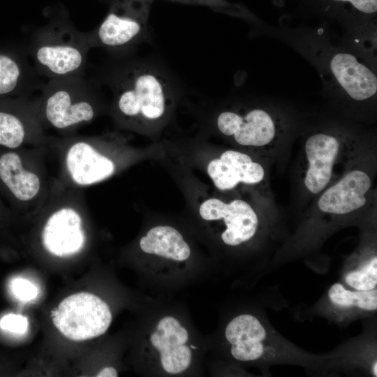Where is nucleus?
I'll return each mask as SVG.
<instances>
[{
  "mask_svg": "<svg viewBox=\"0 0 377 377\" xmlns=\"http://www.w3.org/2000/svg\"><path fill=\"white\" fill-rule=\"evenodd\" d=\"M269 31L315 68L329 94L357 103L376 98V59L342 42L334 43L323 29L284 28Z\"/></svg>",
  "mask_w": 377,
  "mask_h": 377,
  "instance_id": "nucleus-1",
  "label": "nucleus"
},
{
  "mask_svg": "<svg viewBox=\"0 0 377 377\" xmlns=\"http://www.w3.org/2000/svg\"><path fill=\"white\" fill-rule=\"evenodd\" d=\"M113 94V108L123 122L158 120L165 113L170 84L159 71L137 61L114 64L101 74Z\"/></svg>",
  "mask_w": 377,
  "mask_h": 377,
  "instance_id": "nucleus-2",
  "label": "nucleus"
},
{
  "mask_svg": "<svg viewBox=\"0 0 377 377\" xmlns=\"http://www.w3.org/2000/svg\"><path fill=\"white\" fill-rule=\"evenodd\" d=\"M47 18L28 48L36 71L47 80L84 75L90 49L86 32L75 28L64 8L48 13Z\"/></svg>",
  "mask_w": 377,
  "mask_h": 377,
  "instance_id": "nucleus-3",
  "label": "nucleus"
},
{
  "mask_svg": "<svg viewBox=\"0 0 377 377\" xmlns=\"http://www.w3.org/2000/svg\"><path fill=\"white\" fill-rule=\"evenodd\" d=\"M40 91V114L45 127L63 134L92 121L101 110L98 86L84 75L49 79Z\"/></svg>",
  "mask_w": 377,
  "mask_h": 377,
  "instance_id": "nucleus-4",
  "label": "nucleus"
},
{
  "mask_svg": "<svg viewBox=\"0 0 377 377\" xmlns=\"http://www.w3.org/2000/svg\"><path fill=\"white\" fill-rule=\"evenodd\" d=\"M38 147H0V194L13 212L40 209L52 191Z\"/></svg>",
  "mask_w": 377,
  "mask_h": 377,
  "instance_id": "nucleus-5",
  "label": "nucleus"
},
{
  "mask_svg": "<svg viewBox=\"0 0 377 377\" xmlns=\"http://www.w3.org/2000/svg\"><path fill=\"white\" fill-rule=\"evenodd\" d=\"M108 11L94 29L86 32L90 48L122 50L140 42L146 35L154 0H108Z\"/></svg>",
  "mask_w": 377,
  "mask_h": 377,
  "instance_id": "nucleus-6",
  "label": "nucleus"
},
{
  "mask_svg": "<svg viewBox=\"0 0 377 377\" xmlns=\"http://www.w3.org/2000/svg\"><path fill=\"white\" fill-rule=\"evenodd\" d=\"M52 319L64 337L80 341L104 334L112 322V313L96 295L78 293L63 300L52 312Z\"/></svg>",
  "mask_w": 377,
  "mask_h": 377,
  "instance_id": "nucleus-7",
  "label": "nucleus"
},
{
  "mask_svg": "<svg viewBox=\"0 0 377 377\" xmlns=\"http://www.w3.org/2000/svg\"><path fill=\"white\" fill-rule=\"evenodd\" d=\"M45 129L38 97L0 99V147L15 149L47 145L50 137Z\"/></svg>",
  "mask_w": 377,
  "mask_h": 377,
  "instance_id": "nucleus-8",
  "label": "nucleus"
},
{
  "mask_svg": "<svg viewBox=\"0 0 377 377\" xmlns=\"http://www.w3.org/2000/svg\"><path fill=\"white\" fill-rule=\"evenodd\" d=\"M242 112L226 110L221 112L216 119L219 131L232 136L235 140L244 146L261 147L272 142L278 132L277 115L270 109L263 107L249 108Z\"/></svg>",
  "mask_w": 377,
  "mask_h": 377,
  "instance_id": "nucleus-9",
  "label": "nucleus"
},
{
  "mask_svg": "<svg viewBox=\"0 0 377 377\" xmlns=\"http://www.w3.org/2000/svg\"><path fill=\"white\" fill-rule=\"evenodd\" d=\"M199 212L206 221L223 219L226 229L221 239L230 246H237L251 239L258 225L256 212L242 200L225 203L219 199L210 198L200 205Z\"/></svg>",
  "mask_w": 377,
  "mask_h": 377,
  "instance_id": "nucleus-10",
  "label": "nucleus"
},
{
  "mask_svg": "<svg viewBox=\"0 0 377 377\" xmlns=\"http://www.w3.org/2000/svg\"><path fill=\"white\" fill-rule=\"evenodd\" d=\"M188 339L187 330L174 317L159 320L156 331L150 337L152 346L159 351L163 369L169 374L186 370L191 361L190 348L185 345Z\"/></svg>",
  "mask_w": 377,
  "mask_h": 377,
  "instance_id": "nucleus-11",
  "label": "nucleus"
},
{
  "mask_svg": "<svg viewBox=\"0 0 377 377\" xmlns=\"http://www.w3.org/2000/svg\"><path fill=\"white\" fill-rule=\"evenodd\" d=\"M339 147L336 136L323 132L313 134L306 140L305 151L309 168L304 184L311 193H320L329 183Z\"/></svg>",
  "mask_w": 377,
  "mask_h": 377,
  "instance_id": "nucleus-12",
  "label": "nucleus"
},
{
  "mask_svg": "<svg viewBox=\"0 0 377 377\" xmlns=\"http://www.w3.org/2000/svg\"><path fill=\"white\" fill-rule=\"evenodd\" d=\"M207 173L215 186L220 190H230L239 183L257 184L265 175L261 165L253 162L246 154L228 150L219 158L211 161Z\"/></svg>",
  "mask_w": 377,
  "mask_h": 377,
  "instance_id": "nucleus-13",
  "label": "nucleus"
},
{
  "mask_svg": "<svg viewBox=\"0 0 377 377\" xmlns=\"http://www.w3.org/2000/svg\"><path fill=\"white\" fill-rule=\"evenodd\" d=\"M371 184L370 177L365 172L353 170L323 193L318 200V207L323 212L334 214L358 209L366 203L365 194Z\"/></svg>",
  "mask_w": 377,
  "mask_h": 377,
  "instance_id": "nucleus-14",
  "label": "nucleus"
},
{
  "mask_svg": "<svg viewBox=\"0 0 377 377\" xmlns=\"http://www.w3.org/2000/svg\"><path fill=\"white\" fill-rule=\"evenodd\" d=\"M225 334L232 344L231 353L235 359L252 361L263 355L261 341L265 339L266 332L256 317L249 314L237 316L227 325Z\"/></svg>",
  "mask_w": 377,
  "mask_h": 377,
  "instance_id": "nucleus-15",
  "label": "nucleus"
},
{
  "mask_svg": "<svg viewBox=\"0 0 377 377\" xmlns=\"http://www.w3.org/2000/svg\"><path fill=\"white\" fill-rule=\"evenodd\" d=\"M24 56L0 52V98L10 94L29 96L44 82Z\"/></svg>",
  "mask_w": 377,
  "mask_h": 377,
  "instance_id": "nucleus-16",
  "label": "nucleus"
},
{
  "mask_svg": "<svg viewBox=\"0 0 377 377\" xmlns=\"http://www.w3.org/2000/svg\"><path fill=\"white\" fill-rule=\"evenodd\" d=\"M140 246L145 253L177 261L186 260L191 254L190 248L182 235L175 228L168 226L150 229L141 238Z\"/></svg>",
  "mask_w": 377,
  "mask_h": 377,
  "instance_id": "nucleus-17",
  "label": "nucleus"
},
{
  "mask_svg": "<svg viewBox=\"0 0 377 377\" xmlns=\"http://www.w3.org/2000/svg\"><path fill=\"white\" fill-rule=\"evenodd\" d=\"M329 297L332 302L343 306H355L369 311L377 309L376 289L353 292L346 290L340 283H335L329 290Z\"/></svg>",
  "mask_w": 377,
  "mask_h": 377,
  "instance_id": "nucleus-18",
  "label": "nucleus"
},
{
  "mask_svg": "<svg viewBox=\"0 0 377 377\" xmlns=\"http://www.w3.org/2000/svg\"><path fill=\"white\" fill-rule=\"evenodd\" d=\"M346 281L358 290H373L377 284L376 257L361 269L350 272L346 276Z\"/></svg>",
  "mask_w": 377,
  "mask_h": 377,
  "instance_id": "nucleus-19",
  "label": "nucleus"
},
{
  "mask_svg": "<svg viewBox=\"0 0 377 377\" xmlns=\"http://www.w3.org/2000/svg\"><path fill=\"white\" fill-rule=\"evenodd\" d=\"M9 286L14 297L23 302L34 300L38 293L37 287L33 283L22 277L13 279Z\"/></svg>",
  "mask_w": 377,
  "mask_h": 377,
  "instance_id": "nucleus-20",
  "label": "nucleus"
},
{
  "mask_svg": "<svg viewBox=\"0 0 377 377\" xmlns=\"http://www.w3.org/2000/svg\"><path fill=\"white\" fill-rule=\"evenodd\" d=\"M27 327V318L22 315L9 313L0 319V328L12 333L24 334Z\"/></svg>",
  "mask_w": 377,
  "mask_h": 377,
  "instance_id": "nucleus-21",
  "label": "nucleus"
},
{
  "mask_svg": "<svg viewBox=\"0 0 377 377\" xmlns=\"http://www.w3.org/2000/svg\"><path fill=\"white\" fill-rule=\"evenodd\" d=\"M178 3L209 7L216 10L227 9L229 5L224 0H172Z\"/></svg>",
  "mask_w": 377,
  "mask_h": 377,
  "instance_id": "nucleus-22",
  "label": "nucleus"
},
{
  "mask_svg": "<svg viewBox=\"0 0 377 377\" xmlns=\"http://www.w3.org/2000/svg\"><path fill=\"white\" fill-rule=\"evenodd\" d=\"M14 219V212L5 204L0 194V230H3Z\"/></svg>",
  "mask_w": 377,
  "mask_h": 377,
  "instance_id": "nucleus-23",
  "label": "nucleus"
},
{
  "mask_svg": "<svg viewBox=\"0 0 377 377\" xmlns=\"http://www.w3.org/2000/svg\"><path fill=\"white\" fill-rule=\"evenodd\" d=\"M98 377H115L117 376V372L113 367H105L99 371L97 374Z\"/></svg>",
  "mask_w": 377,
  "mask_h": 377,
  "instance_id": "nucleus-24",
  "label": "nucleus"
},
{
  "mask_svg": "<svg viewBox=\"0 0 377 377\" xmlns=\"http://www.w3.org/2000/svg\"><path fill=\"white\" fill-rule=\"evenodd\" d=\"M373 374L375 376H377V362H375L373 367Z\"/></svg>",
  "mask_w": 377,
  "mask_h": 377,
  "instance_id": "nucleus-25",
  "label": "nucleus"
}]
</instances>
